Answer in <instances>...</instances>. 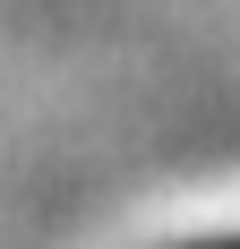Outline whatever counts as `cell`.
Segmentation results:
<instances>
[{
    "label": "cell",
    "instance_id": "1",
    "mask_svg": "<svg viewBox=\"0 0 240 249\" xmlns=\"http://www.w3.org/2000/svg\"><path fill=\"white\" fill-rule=\"evenodd\" d=\"M206 249H240V241H206Z\"/></svg>",
    "mask_w": 240,
    "mask_h": 249
}]
</instances>
